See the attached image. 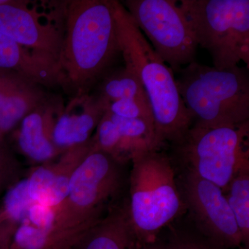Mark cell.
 Here are the masks:
<instances>
[{"mask_svg":"<svg viewBox=\"0 0 249 249\" xmlns=\"http://www.w3.org/2000/svg\"><path fill=\"white\" fill-rule=\"evenodd\" d=\"M65 2L58 65L60 88L73 99L89 95L122 55L111 0Z\"/></svg>","mask_w":249,"mask_h":249,"instance_id":"1","label":"cell"},{"mask_svg":"<svg viewBox=\"0 0 249 249\" xmlns=\"http://www.w3.org/2000/svg\"><path fill=\"white\" fill-rule=\"evenodd\" d=\"M124 67L134 73L146 93L157 142H176L191 128L193 119L181 97L173 71L156 53L124 4L111 0Z\"/></svg>","mask_w":249,"mask_h":249,"instance_id":"2","label":"cell"},{"mask_svg":"<svg viewBox=\"0 0 249 249\" xmlns=\"http://www.w3.org/2000/svg\"><path fill=\"white\" fill-rule=\"evenodd\" d=\"M127 214L137 247L151 245L186 209L172 160L160 150L132 157Z\"/></svg>","mask_w":249,"mask_h":249,"instance_id":"3","label":"cell"},{"mask_svg":"<svg viewBox=\"0 0 249 249\" xmlns=\"http://www.w3.org/2000/svg\"><path fill=\"white\" fill-rule=\"evenodd\" d=\"M248 69L220 70L194 62L178 72L176 83L193 124L204 127L249 122Z\"/></svg>","mask_w":249,"mask_h":249,"instance_id":"4","label":"cell"},{"mask_svg":"<svg viewBox=\"0 0 249 249\" xmlns=\"http://www.w3.org/2000/svg\"><path fill=\"white\" fill-rule=\"evenodd\" d=\"M179 8L214 68L228 70L242 61L249 69V0H181Z\"/></svg>","mask_w":249,"mask_h":249,"instance_id":"5","label":"cell"},{"mask_svg":"<svg viewBox=\"0 0 249 249\" xmlns=\"http://www.w3.org/2000/svg\"><path fill=\"white\" fill-rule=\"evenodd\" d=\"M249 122L239 126L193 124L176 142L173 154L186 172L217 185L224 193L241 167L249 162Z\"/></svg>","mask_w":249,"mask_h":249,"instance_id":"6","label":"cell"},{"mask_svg":"<svg viewBox=\"0 0 249 249\" xmlns=\"http://www.w3.org/2000/svg\"><path fill=\"white\" fill-rule=\"evenodd\" d=\"M124 6L152 48L172 71L196 62L199 46L176 1L126 0Z\"/></svg>","mask_w":249,"mask_h":249,"instance_id":"7","label":"cell"},{"mask_svg":"<svg viewBox=\"0 0 249 249\" xmlns=\"http://www.w3.org/2000/svg\"><path fill=\"white\" fill-rule=\"evenodd\" d=\"M181 181V194L196 229L223 248L242 249L240 229L222 190L186 171Z\"/></svg>","mask_w":249,"mask_h":249,"instance_id":"8","label":"cell"},{"mask_svg":"<svg viewBox=\"0 0 249 249\" xmlns=\"http://www.w3.org/2000/svg\"><path fill=\"white\" fill-rule=\"evenodd\" d=\"M121 162L109 154L94 148L80 160L69 181L67 209L80 214V223L97 216L103 204L121 185Z\"/></svg>","mask_w":249,"mask_h":249,"instance_id":"9","label":"cell"},{"mask_svg":"<svg viewBox=\"0 0 249 249\" xmlns=\"http://www.w3.org/2000/svg\"><path fill=\"white\" fill-rule=\"evenodd\" d=\"M28 2L9 0L0 4V32L58 67L64 22L62 25L42 23V15L29 9Z\"/></svg>","mask_w":249,"mask_h":249,"instance_id":"10","label":"cell"},{"mask_svg":"<svg viewBox=\"0 0 249 249\" xmlns=\"http://www.w3.org/2000/svg\"><path fill=\"white\" fill-rule=\"evenodd\" d=\"M109 103L96 93L70 99L53 130L57 147H74L91 142L90 136L107 110Z\"/></svg>","mask_w":249,"mask_h":249,"instance_id":"11","label":"cell"},{"mask_svg":"<svg viewBox=\"0 0 249 249\" xmlns=\"http://www.w3.org/2000/svg\"><path fill=\"white\" fill-rule=\"evenodd\" d=\"M44 87L14 70L0 69V136L49 99Z\"/></svg>","mask_w":249,"mask_h":249,"instance_id":"12","label":"cell"},{"mask_svg":"<svg viewBox=\"0 0 249 249\" xmlns=\"http://www.w3.org/2000/svg\"><path fill=\"white\" fill-rule=\"evenodd\" d=\"M60 98L50 96L21 121L18 142L21 151L36 161H45L57 152L53 142L55 121L64 109Z\"/></svg>","mask_w":249,"mask_h":249,"instance_id":"13","label":"cell"},{"mask_svg":"<svg viewBox=\"0 0 249 249\" xmlns=\"http://www.w3.org/2000/svg\"><path fill=\"white\" fill-rule=\"evenodd\" d=\"M0 69L14 70L42 87H60L57 65L44 60L1 32Z\"/></svg>","mask_w":249,"mask_h":249,"instance_id":"14","label":"cell"},{"mask_svg":"<svg viewBox=\"0 0 249 249\" xmlns=\"http://www.w3.org/2000/svg\"><path fill=\"white\" fill-rule=\"evenodd\" d=\"M77 249H136L137 242L127 211H118L83 234Z\"/></svg>","mask_w":249,"mask_h":249,"instance_id":"15","label":"cell"},{"mask_svg":"<svg viewBox=\"0 0 249 249\" xmlns=\"http://www.w3.org/2000/svg\"><path fill=\"white\" fill-rule=\"evenodd\" d=\"M70 177L39 167L28 178V191L35 203L53 208L66 200Z\"/></svg>","mask_w":249,"mask_h":249,"instance_id":"16","label":"cell"},{"mask_svg":"<svg viewBox=\"0 0 249 249\" xmlns=\"http://www.w3.org/2000/svg\"><path fill=\"white\" fill-rule=\"evenodd\" d=\"M97 86L98 90L95 93L109 103L121 99H132L150 107L146 93L138 77L126 67L113 70Z\"/></svg>","mask_w":249,"mask_h":249,"instance_id":"17","label":"cell"},{"mask_svg":"<svg viewBox=\"0 0 249 249\" xmlns=\"http://www.w3.org/2000/svg\"><path fill=\"white\" fill-rule=\"evenodd\" d=\"M224 195L240 229L244 249H249V162L238 170Z\"/></svg>","mask_w":249,"mask_h":249,"instance_id":"18","label":"cell"},{"mask_svg":"<svg viewBox=\"0 0 249 249\" xmlns=\"http://www.w3.org/2000/svg\"><path fill=\"white\" fill-rule=\"evenodd\" d=\"M148 249H227L214 243L199 231L175 229L163 239L146 245Z\"/></svg>","mask_w":249,"mask_h":249,"instance_id":"19","label":"cell"},{"mask_svg":"<svg viewBox=\"0 0 249 249\" xmlns=\"http://www.w3.org/2000/svg\"><path fill=\"white\" fill-rule=\"evenodd\" d=\"M121 139L119 129L111 120L107 110L98 124L96 136L91 140V145L94 148L107 152L117 160Z\"/></svg>","mask_w":249,"mask_h":249,"instance_id":"20","label":"cell"},{"mask_svg":"<svg viewBox=\"0 0 249 249\" xmlns=\"http://www.w3.org/2000/svg\"><path fill=\"white\" fill-rule=\"evenodd\" d=\"M9 249H52L48 233L34 226L22 224L15 230Z\"/></svg>","mask_w":249,"mask_h":249,"instance_id":"21","label":"cell"},{"mask_svg":"<svg viewBox=\"0 0 249 249\" xmlns=\"http://www.w3.org/2000/svg\"><path fill=\"white\" fill-rule=\"evenodd\" d=\"M107 111L127 119H141L154 124L151 107L132 99H121L109 103Z\"/></svg>","mask_w":249,"mask_h":249,"instance_id":"22","label":"cell"},{"mask_svg":"<svg viewBox=\"0 0 249 249\" xmlns=\"http://www.w3.org/2000/svg\"><path fill=\"white\" fill-rule=\"evenodd\" d=\"M55 217L56 214L54 211L53 208L37 203H34L31 206L28 214V219L33 223L34 227L49 234L52 243V249H55L53 232Z\"/></svg>","mask_w":249,"mask_h":249,"instance_id":"23","label":"cell"},{"mask_svg":"<svg viewBox=\"0 0 249 249\" xmlns=\"http://www.w3.org/2000/svg\"><path fill=\"white\" fill-rule=\"evenodd\" d=\"M17 160L10 150L4 137L0 136V194L14 184Z\"/></svg>","mask_w":249,"mask_h":249,"instance_id":"24","label":"cell"},{"mask_svg":"<svg viewBox=\"0 0 249 249\" xmlns=\"http://www.w3.org/2000/svg\"><path fill=\"white\" fill-rule=\"evenodd\" d=\"M9 0H0V4H5V3L7 2Z\"/></svg>","mask_w":249,"mask_h":249,"instance_id":"25","label":"cell"},{"mask_svg":"<svg viewBox=\"0 0 249 249\" xmlns=\"http://www.w3.org/2000/svg\"><path fill=\"white\" fill-rule=\"evenodd\" d=\"M148 249L147 248L146 246H143V247H137V249Z\"/></svg>","mask_w":249,"mask_h":249,"instance_id":"26","label":"cell"},{"mask_svg":"<svg viewBox=\"0 0 249 249\" xmlns=\"http://www.w3.org/2000/svg\"><path fill=\"white\" fill-rule=\"evenodd\" d=\"M72 248V247H71ZM71 248H65V249H71Z\"/></svg>","mask_w":249,"mask_h":249,"instance_id":"27","label":"cell"}]
</instances>
